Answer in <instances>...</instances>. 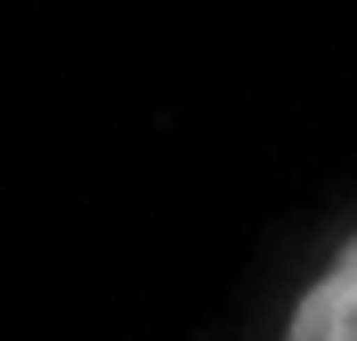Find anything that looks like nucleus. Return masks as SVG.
I'll use <instances>...</instances> for the list:
<instances>
[{
    "label": "nucleus",
    "instance_id": "nucleus-1",
    "mask_svg": "<svg viewBox=\"0 0 357 341\" xmlns=\"http://www.w3.org/2000/svg\"><path fill=\"white\" fill-rule=\"evenodd\" d=\"M284 341H357V244L341 252L333 276L292 309V333Z\"/></svg>",
    "mask_w": 357,
    "mask_h": 341
}]
</instances>
